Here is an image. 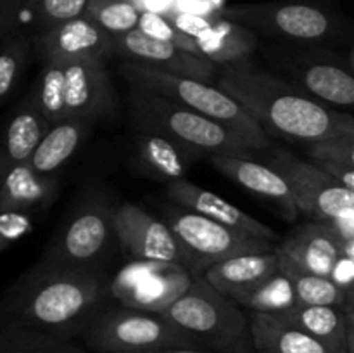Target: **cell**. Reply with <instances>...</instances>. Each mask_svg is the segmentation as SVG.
<instances>
[{
	"instance_id": "obj_1",
	"label": "cell",
	"mask_w": 354,
	"mask_h": 353,
	"mask_svg": "<svg viewBox=\"0 0 354 353\" xmlns=\"http://www.w3.org/2000/svg\"><path fill=\"white\" fill-rule=\"evenodd\" d=\"M109 282L97 266L40 260L0 298V353H41L82 334L106 307Z\"/></svg>"
},
{
	"instance_id": "obj_2",
	"label": "cell",
	"mask_w": 354,
	"mask_h": 353,
	"mask_svg": "<svg viewBox=\"0 0 354 353\" xmlns=\"http://www.w3.org/2000/svg\"><path fill=\"white\" fill-rule=\"evenodd\" d=\"M214 82L270 138L304 145L337 135H354L353 114L320 102L252 59L218 66Z\"/></svg>"
},
{
	"instance_id": "obj_3",
	"label": "cell",
	"mask_w": 354,
	"mask_h": 353,
	"mask_svg": "<svg viewBox=\"0 0 354 353\" xmlns=\"http://www.w3.org/2000/svg\"><path fill=\"white\" fill-rule=\"evenodd\" d=\"M47 123L109 114L114 92L104 59H47L28 96Z\"/></svg>"
},
{
	"instance_id": "obj_4",
	"label": "cell",
	"mask_w": 354,
	"mask_h": 353,
	"mask_svg": "<svg viewBox=\"0 0 354 353\" xmlns=\"http://www.w3.org/2000/svg\"><path fill=\"white\" fill-rule=\"evenodd\" d=\"M159 315L207 352L256 353L248 314L203 275H194L189 289Z\"/></svg>"
},
{
	"instance_id": "obj_5",
	"label": "cell",
	"mask_w": 354,
	"mask_h": 353,
	"mask_svg": "<svg viewBox=\"0 0 354 353\" xmlns=\"http://www.w3.org/2000/svg\"><path fill=\"white\" fill-rule=\"evenodd\" d=\"M121 75L133 89L147 90L158 93L171 102L196 111L241 137L252 151L270 149L273 138L261 130L258 123L216 85L201 80L185 78L161 71L158 68L140 64V62L124 61L121 64Z\"/></svg>"
},
{
	"instance_id": "obj_6",
	"label": "cell",
	"mask_w": 354,
	"mask_h": 353,
	"mask_svg": "<svg viewBox=\"0 0 354 353\" xmlns=\"http://www.w3.org/2000/svg\"><path fill=\"white\" fill-rule=\"evenodd\" d=\"M130 111L135 125L162 132L196 154L249 156L252 149L228 128L158 93L133 89Z\"/></svg>"
},
{
	"instance_id": "obj_7",
	"label": "cell",
	"mask_w": 354,
	"mask_h": 353,
	"mask_svg": "<svg viewBox=\"0 0 354 353\" xmlns=\"http://www.w3.org/2000/svg\"><path fill=\"white\" fill-rule=\"evenodd\" d=\"M265 57L279 76L310 93L327 106L346 109L354 104V78L351 59L318 44L273 47Z\"/></svg>"
},
{
	"instance_id": "obj_8",
	"label": "cell",
	"mask_w": 354,
	"mask_h": 353,
	"mask_svg": "<svg viewBox=\"0 0 354 353\" xmlns=\"http://www.w3.org/2000/svg\"><path fill=\"white\" fill-rule=\"evenodd\" d=\"M218 16L268 37L292 44H324L341 33L339 21L324 7L308 2L235 3L218 10Z\"/></svg>"
},
{
	"instance_id": "obj_9",
	"label": "cell",
	"mask_w": 354,
	"mask_h": 353,
	"mask_svg": "<svg viewBox=\"0 0 354 353\" xmlns=\"http://www.w3.org/2000/svg\"><path fill=\"white\" fill-rule=\"evenodd\" d=\"M80 338L93 353H138L165 346H192L196 341L162 315L130 308L104 307Z\"/></svg>"
},
{
	"instance_id": "obj_10",
	"label": "cell",
	"mask_w": 354,
	"mask_h": 353,
	"mask_svg": "<svg viewBox=\"0 0 354 353\" xmlns=\"http://www.w3.org/2000/svg\"><path fill=\"white\" fill-rule=\"evenodd\" d=\"M165 221L178 241L185 269L192 275H203L209 266L235 256L277 248V242L234 230L183 208L169 210Z\"/></svg>"
},
{
	"instance_id": "obj_11",
	"label": "cell",
	"mask_w": 354,
	"mask_h": 353,
	"mask_svg": "<svg viewBox=\"0 0 354 353\" xmlns=\"http://www.w3.org/2000/svg\"><path fill=\"white\" fill-rule=\"evenodd\" d=\"M268 166L287 183L297 211L311 220L334 221L354 211V190L346 189L313 163L286 149H273Z\"/></svg>"
},
{
	"instance_id": "obj_12",
	"label": "cell",
	"mask_w": 354,
	"mask_h": 353,
	"mask_svg": "<svg viewBox=\"0 0 354 353\" xmlns=\"http://www.w3.org/2000/svg\"><path fill=\"white\" fill-rule=\"evenodd\" d=\"M192 277L176 263L133 260L109 282V296L130 310L162 314L189 289Z\"/></svg>"
},
{
	"instance_id": "obj_13",
	"label": "cell",
	"mask_w": 354,
	"mask_h": 353,
	"mask_svg": "<svg viewBox=\"0 0 354 353\" xmlns=\"http://www.w3.org/2000/svg\"><path fill=\"white\" fill-rule=\"evenodd\" d=\"M111 228L121 248L137 262L176 263L185 266L182 248L165 220L152 217L133 203L111 211Z\"/></svg>"
},
{
	"instance_id": "obj_14",
	"label": "cell",
	"mask_w": 354,
	"mask_h": 353,
	"mask_svg": "<svg viewBox=\"0 0 354 353\" xmlns=\"http://www.w3.org/2000/svg\"><path fill=\"white\" fill-rule=\"evenodd\" d=\"M111 235V211L104 204H88L73 217L41 260L59 266H95Z\"/></svg>"
},
{
	"instance_id": "obj_15",
	"label": "cell",
	"mask_w": 354,
	"mask_h": 353,
	"mask_svg": "<svg viewBox=\"0 0 354 353\" xmlns=\"http://www.w3.org/2000/svg\"><path fill=\"white\" fill-rule=\"evenodd\" d=\"M113 52L124 61L140 62V64L158 68L161 71L173 75L185 76V78L201 80V82H214L218 75V66L207 59L176 47L171 42L151 37L144 33L140 28L127 31V33L111 37Z\"/></svg>"
},
{
	"instance_id": "obj_16",
	"label": "cell",
	"mask_w": 354,
	"mask_h": 353,
	"mask_svg": "<svg viewBox=\"0 0 354 353\" xmlns=\"http://www.w3.org/2000/svg\"><path fill=\"white\" fill-rule=\"evenodd\" d=\"M354 241L339 234L332 221L311 220L294 228L277 251L303 270L330 279L335 263L342 256H354Z\"/></svg>"
},
{
	"instance_id": "obj_17",
	"label": "cell",
	"mask_w": 354,
	"mask_h": 353,
	"mask_svg": "<svg viewBox=\"0 0 354 353\" xmlns=\"http://www.w3.org/2000/svg\"><path fill=\"white\" fill-rule=\"evenodd\" d=\"M166 192H168L169 199L176 203V206L194 211L197 215H203V217L225 225V227L244 232V234L256 235V237L268 239V241L273 242H277V239H279L275 230L270 228L266 224H263V221H259L258 218L245 213L244 210L214 194L213 190L196 185V183L189 182L187 179L169 182L166 185Z\"/></svg>"
},
{
	"instance_id": "obj_18",
	"label": "cell",
	"mask_w": 354,
	"mask_h": 353,
	"mask_svg": "<svg viewBox=\"0 0 354 353\" xmlns=\"http://www.w3.org/2000/svg\"><path fill=\"white\" fill-rule=\"evenodd\" d=\"M31 42L44 61L76 57L106 59V55L113 52L111 35L83 16L38 31Z\"/></svg>"
},
{
	"instance_id": "obj_19",
	"label": "cell",
	"mask_w": 354,
	"mask_h": 353,
	"mask_svg": "<svg viewBox=\"0 0 354 353\" xmlns=\"http://www.w3.org/2000/svg\"><path fill=\"white\" fill-rule=\"evenodd\" d=\"M209 163L221 175L275 204L287 220H296L299 217L289 187L268 165L254 161L248 156L232 154H211Z\"/></svg>"
},
{
	"instance_id": "obj_20",
	"label": "cell",
	"mask_w": 354,
	"mask_h": 353,
	"mask_svg": "<svg viewBox=\"0 0 354 353\" xmlns=\"http://www.w3.org/2000/svg\"><path fill=\"white\" fill-rule=\"evenodd\" d=\"M192 38L201 57L216 66L248 61L258 51V37L251 30L223 19L218 14L211 19L203 17V23Z\"/></svg>"
},
{
	"instance_id": "obj_21",
	"label": "cell",
	"mask_w": 354,
	"mask_h": 353,
	"mask_svg": "<svg viewBox=\"0 0 354 353\" xmlns=\"http://www.w3.org/2000/svg\"><path fill=\"white\" fill-rule=\"evenodd\" d=\"M135 144L142 168L154 179L169 183L185 179L190 166L201 158L162 132L135 125Z\"/></svg>"
},
{
	"instance_id": "obj_22",
	"label": "cell",
	"mask_w": 354,
	"mask_h": 353,
	"mask_svg": "<svg viewBox=\"0 0 354 353\" xmlns=\"http://www.w3.org/2000/svg\"><path fill=\"white\" fill-rule=\"evenodd\" d=\"M294 327L339 353H353L354 343V308L341 310L335 307H315V305H294L289 310L280 311Z\"/></svg>"
},
{
	"instance_id": "obj_23",
	"label": "cell",
	"mask_w": 354,
	"mask_h": 353,
	"mask_svg": "<svg viewBox=\"0 0 354 353\" xmlns=\"http://www.w3.org/2000/svg\"><path fill=\"white\" fill-rule=\"evenodd\" d=\"M279 270V253L275 248L270 251L251 253V255H241L225 260V262L209 266L203 273V277L223 296L234 300L235 296L251 289L261 280L268 279Z\"/></svg>"
},
{
	"instance_id": "obj_24",
	"label": "cell",
	"mask_w": 354,
	"mask_h": 353,
	"mask_svg": "<svg viewBox=\"0 0 354 353\" xmlns=\"http://www.w3.org/2000/svg\"><path fill=\"white\" fill-rule=\"evenodd\" d=\"M248 318L256 353H339L294 327L280 314L251 311Z\"/></svg>"
},
{
	"instance_id": "obj_25",
	"label": "cell",
	"mask_w": 354,
	"mask_h": 353,
	"mask_svg": "<svg viewBox=\"0 0 354 353\" xmlns=\"http://www.w3.org/2000/svg\"><path fill=\"white\" fill-rule=\"evenodd\" d=\"M30 97L21 102L0 137V180L14 166L26 163L48 128Z\"/></svg>"
},
{
	"instance_id": "obj_26",
	"label": "cell",
	"mask_w": 354,
	"mask_h": 353,
	"mask_svg": "<svg viewBox=\"0 0 354 353\" xmlns=\"http://www.w3.org/2000/svg\"><path fill=\"white\" fill-rule=\"evenodd\" d=\"M92 121L85 118H69L48 125L47 132L26 161L30 168L38 175L54 176L80 147Z\"/></svg>"
},
{
	"instance_id": "obj_27",
	"label": "cell",
	"mask_w": 354,
	"mask_h": 353,
	"mask_svg": "<svg viewBox=\"0 0 354 353\" xmlns=\"http://www.w3.org/2000/svg\"><path fill=\"white\" fill-rule=\"evenodd\" d=\"M54 192V176L38 175L28 163H21L0 180V211L31 213L50 203Z\"/></svg>"
},
{
	"instance_id": "obj_28",
	"label": "cell",
	"mask_w": 354,
	"mask_h": 353,
	"mask_svg": "<svg viewBox=\"0 0 354 353\" xmlns=\"http://www.w3.org/2000/svg\"><path fill=\"white\" fill-rule=\"evenodd\" d=\"M279 253V251H277ZM280 272L287 277L292 287L296 305H315V307H335L346 310L354 307V291H344L328 277L317 275L303 270L296 263L279 253Z\"/></svg>"
},
{
	"instance_id": "obj_29",
	"label": "cell",
	"mask_w": 354,
	"mask_h": 353,
	"mask_svg": "<svg viewBox=\"0 0 354 353\" xmlns=\"http://www.w3.org/2000/svg\"><path fill=\"white\" fill-rule=\"evenodd\" d=\"M308 161L324 170L346 189L354 190V135H337L304 144Z\"/></svg>"
},
{
	"instance_id": "obj_30",
	"label": "cell",
	"mask_w": 354,
	"mask_h": 353,
	"mask_svg": "<svg viewBox=\"0 0 354 353\" xmlns=\"http://www.w3.org/2000/svg\"><path fill=\"white\" fill-rule=\"evenodd\" d=\"M232 301L239 307L249 308L251 311H263V314H280L296 305L292 287L280 270L252 286L251 289L235 296Z\"/></svg>"
},
{
	"instance_id": "obj_31",
	"label": "cell",
	"mask_w": 354,
	"mask_h": 353,
	"mask_svg": "<svg viewBox=\"0 0 354 353\" xmlns=\"http://www.w3.org/2000/svg\"><path fill=\"white\" fill-rule=\"evenodd\" d=\"M140 14L133 0H86L82 16L114 37L135 30Z\"/></svg>"
},
{
	"instance_id": "obj_32",
	"label": "cell",
	"mask_w": 354,
	"mask_h": 353,
	"mask_svg": "<svg viewBox=\"0 0 354 353\" xmlns=\"http://www.w3.org/2000/svg\"><path fill=\"white\" fill-rule=\"evenodd\" d=\"M30 45L31 38L17 31L0 40V102L9 96L19 80L30 54Z\"/></svg>"
},
{
	"instance_id": "obj_33",
	"label": "cell",
	"mask_w": 354,
	"mask_h": 353,
	"mask_svg": "<svg viewBox=\"0 0 354 353\" xmlns=\"http://www.w3.org/2000/svg\"><path fill=\"white\" fill-rule=\"evenodd\" d=\"M86 0H30L24 16L38 31L80 17L85 10Z\"/></svg>"
},
{
	"instance_id": "obj_34",
	"label": "cell",
	"mask_w": 354,
	"mask_h": 353,
	"mask_svg": "<svg viewBox=\"0 0 354 353\" xmlns=\"http://www.w3.org/2000/svg\"><path fill=\"white\" fill-rule=\"evenodd\" d=\"M137 28H140L144 33L151 35V37L161 38V40H166V42H171V44L176 45V47L183 48V51L190 52V54L199 55L196 40H194L190 35H187L185 31H182L180 28H176L175 24H173L171 19L161 16V14H154V12L140 14V19H138Z\"/></svg>"
},
{
	"instance_id": "obj_35",
	"label": "cell",
	"mask_w": 354,
	"mask_h": 353,
	"mask_svg": "<svg viewBox=\"0 0 354 353\" xmlns=\"http://www.w3.org/2000/svg\"><path fill=\"white\" fill-rule=\"evenodd\" d=\"M33 227L31 213L24 211H0V251L14 241L26 235Z\"/></svg>"
},
{
	"instance_id": "obj_36",
	"label": "cell",
	"mask_w": 354,
	"mask_h": 353,
	"mask_svg": "<svg viewBox=\"0 0 354 353\" xmlns=\"http://www.w3.org/2000/svg\"><path fill=\"white\" fill-rule=\"evenodd\" d=\"M30 0H0V40L16 31Z\"/></svg>"
},
{
	"instance_id": "obj_37",
	"label": "cell",
	"mask_w": 354,
	"mask_h": 353,
	"mask_svg": "<svg viewBox=\"0 0 354 353\" xmlns=\"http://www.w3.org/2000/svg\"><path fill=\"white\" fill-rule=\"evenodd\" d=\"M330 279L344 291H354V256H342L335 263Z\"/></svg>"
},
{
	"instance_id": "obj_38",
	"label": "cell",
	"mask_w": 354,
	"mask_h": 353,
	"mask_svg": "<svg viewBox=\"0 0 354 353\" xmlns=\"http://www.w3.org/2000/svg\"><path fill=\"white\" fill-rule=\"evenodd\" d=\"M138 353H213L203 348H192V346H165V348H154L147 350V352Z\"/></svg>"
},
{
	"instance_id": "obj_39",
	"label": "cell",
	"mask_w": 354,
	"mask_h": 353,
	"mask_svg": "<svg viewBox=\"0 0 354 353\" xmlns=\"http://www.w3.org/2000/svg\"><path fill=\"white\" fill-rule=\"evenodd\" d=\"M41 353H86V352H83V350L78 348V346L71 345V343H66V345L55 346V348H50V350H45V352H41Z\"/></svg>"
}]
</instances>
